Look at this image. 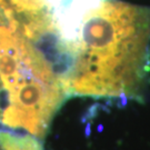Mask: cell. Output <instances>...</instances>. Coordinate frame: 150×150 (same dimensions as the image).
<instances>
[{
    "instance_id": "obj_1",
    "label": "cell",
    "mask_w": 150,
    "mask_h": 150,
    "mask_svg": "<svg viewBox=\"0 0 150 150\" xmlns=\"http://www.w3.org/2000/svg\"><path fill=\"white\" fill-rule=\"evenodd\" d=\"M150 77V7L108 0L83 18L67 78L70 97L142 100Z\"/></svg>"
},
{
    "instance_id": "obj_3",
    "label": "cell",
    "mask_w": 150,
    "mask_h": 150,
    "mask_svg": "<svg viewBox=\"0 0 150 150\" xmlns=\"http://www.w3.org/2000/svg\"><path fill=\"white\" fill-rule=\"evenodd\" d=\"M0 150H42V146L33 137L0 134Z\"/></svg>"
},
{
    "instance_id": "obj_2",
    "label": "cell",
    "mask_w": 150,
    "mask_h": 150,
    "mask_svg": "<svg viewBox=\"0 0 150 150\" xmlns=\"http://www.w3.org/2000/svg\"><path fill=\"white\" fill-rule=\"evenodd\" d=\"M0 7L20 25L43 15H51L43 0H0Z\"/></svg>"
}]
</instances>
